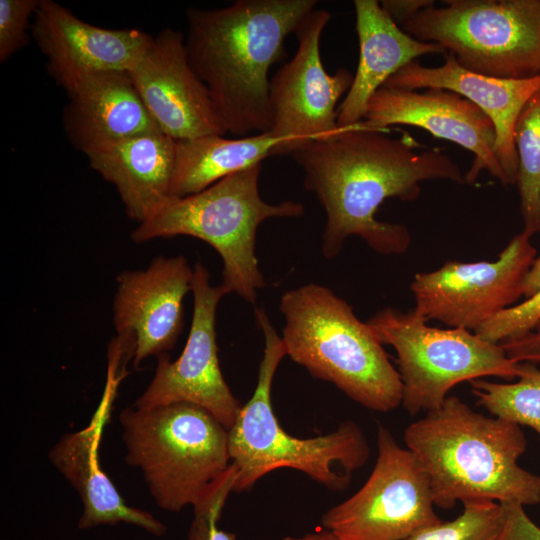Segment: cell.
Masks as SVG:
<instances>
[{
  "label": "cell",
  "instance_id": "28",
  "mask_svg": "<svg viewBox=\"0 0 540 540\" xmlns=\"http://www.w3.org/2000/svg\"><path fill=\"white\" fill-rule=\"evenodd\" d=\"M540 328V291L525 301L497 313L474 333L495 344L521 337Z\"/></svg>",
  "mask_w": 540,
  "mask_h": 540
},
{
  "label": "cell",
  "instance_id": "13",
  "mask_svg": "<svg viewBox=\"0 0 540 540\" xmlns=\"http://www.w3.org/2000/svg\"><path fill=\"white\" fill-rule=\"evenodd\" d=\"M193 268V314L184 349L174 361L168 354L157 357L154 376L133 406L149 409L188 402L207 410L229 430L242 407L218 359L216 312L229 292L222 284H211L210 273L200 261Z\"/></svg>",
  "mask_w": 540,
  "mask_h": 540
},
{
  "label": "cell",
  "instance_id": "32",
  "mask_svg": "<svg viewBox=\"0 0 540 540\" xmlns=\"http://www.w3.org/2000/svg\"><path fill=\"white\" fill-rule=\"evenodd\" d=\"M432 0H382L383 10L401 27L420 11L434 6Z\"/></svg>",
  "mask_w": 540,
  "mask_h": 540
},
{
  "label": "cell",
  "instance_id": "4",
  "mask_svg": "<svg viewBox=\"0 0 540 540\" xmlns=\"http://www.w3.org/2000/svg\"><path fill=\"white\" fill-rule=\"evenodd\" d=\"M279 310L286 356L373 411L402 403L403 385L368 323L330 288L308 283L284 292Z\"/></svg>",
  "mask_w": 540,
  "mask_h": 540
},
{
  "label": "cell",
  "instance_id": "14",
  "mask_svg": "<svg viewBox=\"0 0 540 540\" xmlns=\"http://www.w3.org/2000/svg\"><path fill=\"white\" fill-rule=\"evenodd\" d=\"M194 268L181 255L155 257L144 269L116 277L113 325L127 360L138 366L174 348L184 327V299Z\"/></svg>",
  "mask_w": 540,
  "mask_h": 540
},
{
  "label": "cell",
  "instance_id": "8",
  "mask_svg": "<svg viewBox=\"0 0 540 540\" xmlns=\"http://www.w3.org/2000/svg\"><path fill=\"white\" fill-rule=\"evenodd\" d=\"M414 310L386 307L367 321L382 344L397 354L403 385L402 405L411 415L442 406L457 384L486 376L519 378L514 362L500 344L488 342L465 328L430 327Z\"/></svg>",
  "mask_w": 540,
  "mask_h": 540
},
{
  "label": "cell",
  "instance_id": "20",
  "mask_svg": "<svg viewBox=\"0 0 540 540\" xmlns=\"http://www.w3.org/2000/svg\"><path fill=\"white\" fill-rule=\"evenodd\" d=\"M62 124L85 155L124 139L160 131L126 71L92 74L69 93Z\"/></svg>",
  "mask_w": 540,
  "mask_h": 540
},
{
  "label": "cell",
  "instance_id": "25",
  "mask_svg": "<svg viewBox=\"0 0 540 540\" xmlns=\"http://www.w3.org/2000/svg\"><path fill=\"white\" fill-rule=\"evenodd\" d=\"M469 383L478 405L495 417L529 426L540 436V369L534 363L521 362V375L514 383L483 379Z\"/></svg>",
  "mask_w": 540,
  "mask_h": 540
},
{
  "label": "cell",
  "instance_id": "26",
  "mask_svg": "<svg viewBox=\"0 0 540 540\" xmlns=\"http://www.w3.org/2000/svg\"><path fill=\"white\" fill-rule=\"evenodd\" d=\"M463 507L452 521L422 529L408 540H507V514L501 503L475 502Z\"/></svg>",
  "mask_w": 540,
  "mask_h": 540
},
{
  "label": "cell",
  "instance_id": "23",
  "mask_svg": "<svg viewBox=\"0 0 540 540\" xmlns=\"http://www.w3.org/2000/svg\"><path fill=\"white\" fill-rule=\"evenodd\" d=\"M285 142L269 132L237 139L207 135L176 141L170 196L183 197L271 156H279Z\"/></svg>",
  "mask_w": 540,
  "mask_h": 540
},
{
  "label": "cell",
  "instance_id": "29",
  "mask_svg": "<svg viewBox=\"0 0 540 540\" xmlns=\"http://www.w3.org/2000/svg\"><path fill=\"white\" fill-rule=\"evenodd\" d=\"M40 0H0V62L7 61L29 42V22Z\"/></svg>",
  "mask_w": 540,
  "mask_h": 540
},
{
  "label": "cell",
  "instance_id": "6",
  "mask_svg": "<svg viewBox=\"0 0 540 540\" xmlns=\"http://www.w3.org/2000/svg\"><path fill=\"white\" fill-rule=\"evenodd\" d=\"M262 163L229 175L197 193L168 196L131 233L135 243L157 238L189 236L219 254L222 285L254 304L265 279L256 257L258 227L271 218L303 215L302 203H268L260 195Z\"/></svg>",
  "mask_w": 540,
  "mask_h": 540
},
{
  "label": "cell",
  "instance_id": "5",
  "mask_svg": "<svg viewBox=\"0 0 540 540\" xmlns=\"http://www.w3.org/2000/svg\"><path fill=\"white\" fill-rule=\"evenodd\" d=\"M255 320L265 345L254 393L228 430L229 456L237 471L233 492L249 490L263 476L281 468L303 472L333 491L345 489L352 473L370 456L361 428L349 420L328 434L297 438L281 427L273 411L271 391L286 352L263 308H255Z\"/></svg>",
  "mask_w": 540,
  "mask_h": 540
},
{
  "label": "cell",
  "instance_id": "2",
  "mask_svg": "<svg viewBox=\"0 0 540 540\" xmlns=\"http://www.w3.org/2000/svg\"><path fill=\"white\" fill-rule=\"evenodd\" d=\"M316 5V0H238L186 10L188 62L226 132L244 136L271 129L269 70L286 59V38Z\"/></svg>",
  "mask_w": 540,
  "mask_h": 540
},
{
  "label": "cell",
  "instance_id": "34",
  "mask_svg": "<svg viewBox=\"0 0 540 540\" xmlns=\"http://www.w3.org/2000/svg\"><path fill=\"white\" fill-rule=\"evenodd\" d=\"M281 540H343L333 532L320 527L314 531L299 536H286Z\"/></svg>",
  "mask_w": 540,
  "mask_h": 540
},
{
  "label": "cell",
  "instance_id": "33",
  "mask_svg": "<svg viewBox=\"0 0 540 540\" xmlns=\"http://www.w3.org/2000/svg\"><path fill=\"white\" fill-rule=\"evenodd\" d=\"M538 291H540V256L535 258L525 277L523 283V296L529 298Z\"/></svg>",
  "mask_w": 540,
  "mask_h": 540
},
{
  "label": "cell",
  "instance_id": "11",
  "mask_svg": "<svg viewBox=\"0 0 540 540\" xmlns=\"http://www.w3.org/2000/svg\"><path fill=\"white\" fill-rule=\"evenodd\" d=\"M530 238L524 232L515 235L494 261H447L416 274L410 285L414 312L426 321L475 331L523 296L537 253Z\"/></svg>",
  "mask_w": 540,
  "mask_h": 540
},
{
  "label": "cell",
  "instance_id": "24",
  "mask_svg": "<svg viewBox=\"0 0 540 540\" xmlns=\"http://www.w3.org/2000/svg\"><path fill=\"white\" fill-rule=\"evenodd\" d=\"M516 184L526 235L540 232V91L523 108L514 130Z\"/></svg>",
  "mask_w": 540,
  "mask_h": 540
},
{
  "label": "cell",
  "instance_id": "15",
  "mask_svg": "<svg viewBox=\"0 0 540 540\" xmlns=\"http://www.w3.org/2000/svg\"><path fill=\"white\" fill-rule=\"evenodd\" d=\"M126 365L120 347L110 343L103 394L90 422L79 431L64 434L50 449L48 457L80 497L83 505L78 523L80 529L123 522L162 536L166 526L149 512L128 505L99 463L103 430L110 418L119 385L128 373Z\"/></svg>",
  "mask_w": 540,
  "mask_h": 540
},
{
  "label": "cell",
  "instance_id": "17",
  "mask_svg": "<svg viewBox=\"0 0 540 540\" xmlns=\"http://www.w3.org/2000/svg\"><path fill=\"white\" fill-rule=\"evenodd\" d=\"M161 132L186 140L226 132L209 91L187 58L185 35L172 28L152 36L127 71Z\"/></svg>",
  "mask_w": 540,
  "mask_h": 540
},
{
  "label": "cell",
  "instance_id": "27",
  "mask_svg": "<svg viewBox=\"0 0 540 540\" xmlns=\"http://www.w3.org/2000/svg\"><path fill=\"white\" fill-rule=\"evenodd\" d=\"M237 478L234 465L216 480L193 506L194 517L187 540H236L233 533L218 527L229 494L233 492Z\"/></svg>",
  "mask_w": 540,
  "mask_h": 540
},
{
  "label": "cell",
  "instance_id": "10",
  "mask_svg": "<svg viewBox=\"0 0 540 540\" xmlns=\"http://www.w3.org/2000/svg\"><path fill=\"white\" fill-rule=\"evenodd\" d=\"M377 447V460L366 482L322 515V527L343 540H408L441 522L428 474L412 451L399 446L382 425Z\"/></svg>",
  "mask_w": 540,
  "mask_h": 540
},
{
  "label": "cell",
  "instance_id": "9",
  "mask_svg": "<svg viewBox=\"0 0 540 540\" xmlns=\"http://www.w3.org/2000/svg\"><path fill=\"white\" fill-rule=\"evenodd\" d=\"M403 24L436 43L464 69L502 79L540 74V0H447Z\"/></svg>",
  "mask_w": 540,
  "mask_h": 540
},
{
  "label": "cell",
  "instance_id": "3",
  "mask_svg": "<svg viewBox=\"0 0 540 540\" xmlns=\"http://www.w3.org/2000/svg\"><path fill=\"white\" fill-rule=\"evenodd\" d=\"M404 442L428 474L435 506L540 503V476L517 463L527 448L520 425L478 413L456 396L411 423Z\"/></svg>",
  "mask_w": 540,
  "mask_h": 540
},
{
  "label": "cell",
  "instance_id": "21",
  "mask_svg": "<svg viewBox=\"0 0 540 540\" xmlns=\"http://www.w3.org/2000/svg\"><path fill=\"white\" fill-rule=\"evenodd\" d=\"M359 61L352 85L338 106L337 125L346 128L362 121L373 94L397 71L418 57L445 54L436 43L415 39L383 10L377 0H355Z\"/></svg>",
  "mask_w": 540,
  "mask_h": 540
},
{
  "label": "cell",
  "instance_id": "19",
  "mask_svg": "<svg viewBox=\"0 0 540 540\" xmlns=\"http://www.w3.org/2000/svg\"><path fill=\"white\" fill-rule=\"evenodd\" d=\"M444 56V63L437 67L423 66L414 60L383 86L405 90L442 88L474 103L493 122L496 156L509 184H516L518 159L514 130L523 108L540 91V74L523 79L495 78L462 68L449 53Z\"/></svg>",
  "mask_w": 540,
  "mask_h": 540
},
{
  "label": "cell",
  "instance_id": "1",
  "mask_svg": "<svg viewBox=\"0 0 540 540\" xmlns=\"http://www.w3.org/2000/svg\"><path fill=\"white\" fill-rule=\"evenodd\" d=\"M408 134L391 137L362 121L333 135L305 142L289 155L304 172V187L326 214L322 254L332 259L350 236L360 237L384 255L403 254L411 236L402 224L376 218L388 198L414 201L420 183H465V174L441 149L420 148Z\"/></svg>",
  "mask_w": 540,
  "mask_h": 540
},
{
  "label": "cell",
  "instance_id": "12",
  "mask_svg": "<svg viewBox=\"0 0 540 540\" xmlns=\"http://www.w3.org/2000/svg\"><path fill=\"white\" fill-rule=\"evenodd\" d=\"M330 18L329 11L315 8L300 22L294 32L295 55L270 79L272 125L268 132L285 142L279 156L342 129L337 125V105L349 91L354 74L346 68L329 74L323 66L320 41Z\"/></svg>",
  "mask_w": 540,
  "mask_h": 540
},
{
  "label": "cell",
  "instance_id": "7",
  "mask_svg": "<svg viewBox=\"0 0 540 540\" xmlns=\"http://www.w3.org/2000/svg\"><path fill=\"white\" fill-rule=\"evenodd\" d=\"M119 422L127 464L141 470L156 505L166 511L193 507L231 465L228 429L198 405L127 407Z\"/></svg>",
  "mask_w": 540,
  "mask_h": 540
},
{
  "label": "cell",
  "instance_id": "22",
  "mask_svg": "<svg viewBox=\"0 0 540 540\" xmlns=\"http://www.w3.org/2000/svg\"><path fill=\"white\" fill-rule=\"evenodd\" d=\"M86 156L90 167L116 188L126 214L138 224L170 196L176 140L161 131L136 135Z\"/></svg>",
  "mask_w": 540,
  "mask_h": 540
},
{
  "label": "cell",
  "instance_id": "18",
  "mask_svg": "<svg viewBox=\"0 0 540 540\" xmlns=\"http://www.w3.org/2000/svg\"><path fill=\"white\" fill-rule=\"evenodd\" d=\"M31 37L46 57V69L69 93L84 78L107 71H128L152 35L139 29H108L84 22L53 0H40Z\"/></svg>",
  "mask_w": 540,
  "mask_h": 540
},
{
  "label": "cell",
  "instance_id": "16",
  "mask_svg": "<svg viewBox=\"0 0 540 540\" xmlns=\"http://www.w3.org/2000/svg\"><path fill=\"white\" fill-rule=\"evenodd\" d=\"M362 123L383 132L398 124L422 128L473 153L465 183L473 184L486 169L502 184L510 185L496 156L493 122L479 107L456 92L442 88L417 91L382 86L370 98Z\"/></svg>",
  "mask_w": 540,
  "mask_h": 540
},
{
  "label": "cell",
  "instance_id": "31",
  "mask_svg": "<svg viewBox=\"0 0 540 540\" xmlns=\"http://www.w3.org/2000/svg\"><path fill=\"white\" fill-rule=\"evenodd\" d=\"M506 355L514 362H540V329L521 337L500 343Z\"/></svg>",
  "mask_w": 540,
  "mask_h": 540
},
{
  "label": "cell",
  "instance_id": "30",
  "mask_svg": "<svg viewBox=\"0 0 540 540\" xmlns=\"http://www.w3.org/2000/svg\"><path fill=\"white\" fill-rule=\"evenodd\" d=\"M501 504L507 514V540H540V527L527 516L522 505Z\"/></svg>",
  "mask_w": 540,
  "mask_h": 540
}]
</instances>
